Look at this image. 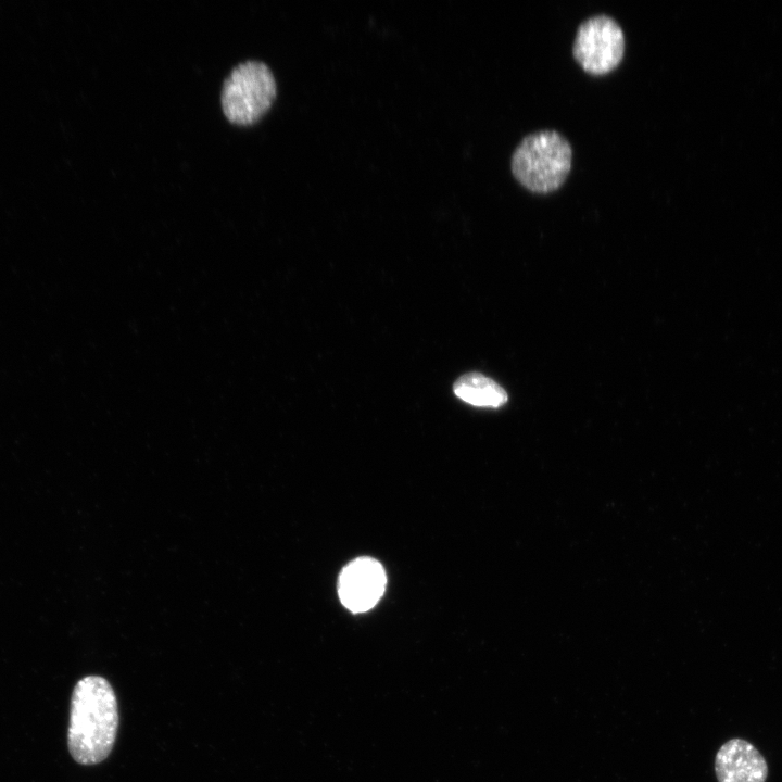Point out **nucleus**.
Masks as SVG:
<instances>
[{"label": "nucleus", "mask_w": 782, "mask_h": 782, "mask_svg": "<svg viewBox=\"0 0 782 782\" xmlns=\"http://www.w3.org/2000/svg\"><path fill=\"white\" fill-rule=\"evenodd\" d=\"M118 727L115 693L100 676L80 679L72 693L67 745L81 765H96L112 751Z\"/></svg>", "instance_id": "1"}, {"label": "nucleus", "mask_w": 782, "mask_h": 782, "mask_svg": "<svg viewBox=\"0 0 782 782\" xmlns=\"http://www.w3.org/2000/svg\"><path fill=\"white\" fill-rule=\"evenodd\" d=\"M572 164L569 141L556 130H539L521 139L512 155L515 179L533 193L558 190L566 181Z\"/></svg>", "instance_id": "2"}, {"label": "nucleus", "mask_w": 782, "mask_h": 782, "mask_svg": "<svg viewBox=\"0 0 782 782\" xmlns=\"http://www.w3.org/2000/svg\"><path fill=\"white\" fill-rule=\"evenodd\" d=\"M275 97L276 81L269 67L260 61H247L225 79L222 106L231 123L250 125L267 112Z\"/></svg>", "instance_id": "3"}, {"label": "nucleus", "mask_w": 782, "mask_h": 782, "mask_svg": "<svg viewBox=\"0 0 782 782\" xmlns=\"http://www.w3.org/2000/svg\"><path fill=\"white\" fill-rule=\"evenodd\" d=\"M625 49V34L619 23L609 15L598 14L579 25L572 55L583 71L598 76L610 73L621 63Z\"/></svg>", "instance_id": "4"}, {"label": "nucleus", "mask_w": 782, "mask_h": 782, "mask_svg": "<svg viewBox=\"0 0 782 782\" xmlns=\"http://www.w3.org/2000/svg\"><path fill=\"white\" fill-rule=\"evenodd\" d=\"M386 583L382 565L370 557H360L341 571L338 594L349 610L363 613L377 604L384 592Z\"/></svg>", "instance_id": "5"}, {"label": "nucleus", "mask_w": 782, "mask_h": 782, "mask_svg": "<svg viewBox=\"0 0 782 782\" xmlns=\"http://www.w3.org/2000/svg\"><path fill=\"white\" fill-rule=\"evenodd\" d=\"M715 772L718 782H766L768 765L752 743L735 737L718 749Z\"/></svg>", "instance_id": "6"}, {"label": "nucleus", "mask_w": 782, "mask_h": 782, "mask_svg": "<svg viewBox=\"0 0 782 782\" xmlns=\"http://www.w3.org/2000/svg\"><path fill=\"white\" fill-rule=\"evenodd\" d=\"M457 398L474 406L500 407L507 402L506 391L494 380L480 373L461 376L453 386Z\"/></svg>", "instance_id": "7"}]
</instances>
